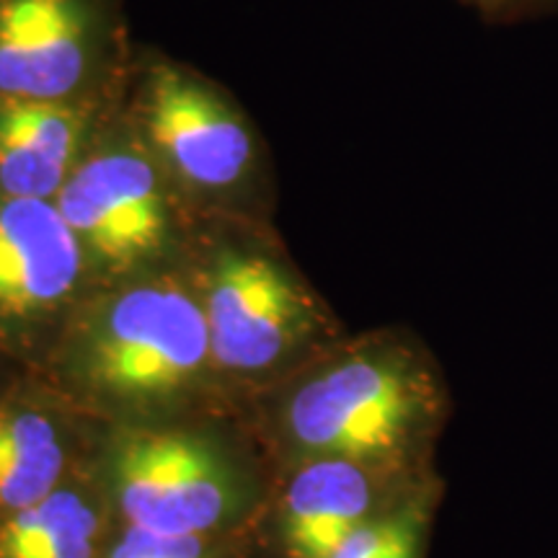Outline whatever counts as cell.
<instances>
[{
  "instance_id": "1",
  "label": "cell",
  "mask_w": 558,
  "mask_h": 558,
  "mask_svg": "<svg viewBox=\"0 0 558 558\" xmlns=\"http://www.w3.org/2000/svg\"><path fill=\"white\" fill-rule=\"evenodd\" d=\"M445 369L407 326L344 333L243 409L271 471L313 458L437 465Z\"/></svg>"
},
{
  "instance_id": "2",
  "label": "cell",
  "mask_w": 558,
  "mask_h": 558,
  "mask_svg": "<svg viewBox=\"0 0 558 558\" xmlns=\"http://www.w3.org/2000/svg\"><path fill=\"white\" fill-rule=\"evenodd\" d=\"M37 375L96 424L235 411L186 264L90 290Z\"/></svg>"
},
{
  "instance_id": "3",
  "label": "cell",
  "mask_w": 558,
  "mask_h": 558,
  "mask_svg": "<svg viewBox=\"0 0 558 558\" xmlns=\"http://www.w3.org/2000/svg\"><path fill=\"white\" fill-rule=\"evenodd\" d=\"M184 264L205 313L220 390L239 414L347 333L271 218H199Z\"/></svg>"
},
{
  "instance_id": "4",
  "label": "cell",
  "mask_w": 558,
  "mask_h": 558,
  "mask_svg": "<svg viewBox=\"0 0 558 558\" xmlns=\"http://www.w3.org/2000/svg\"><path fill=\"white\" fill-rule=\"evenodd\" d=\"M90 476L122 527L158 535L246 533L271 463L239 411L99 424Z\"/></svg>"
},
{
  "instance_id": "5",
  "label": "cell",
  "mask_w": 558,
  "mask_h": 558,
  "mask_svg": "<svg viewBox=\"0 0 558 558\" xmlns=\"http://www.w3.org/2000/svg\"><path fill=\"white\" fill-rule=\"evenodd\" d=\"M122 111L199 218H271V179L259 132L213 78L145 50L135 54Z\"/></svg>"
},
{
  "instance_id": "6",
  "label": "cell",
  "mask_w": 558,
  "mask_h": 558,
  "mask_svg": "<svg viewBox=\"0 0 558 558\" xmlns=\"http://www.w3.org/2000/svg\"><path fill=\"white\" fill-rule=\"evenodd\" d=\"M96 288L181 267L199 215L173 190L122 107L54 197Z\"/></svg>"
},
{
  "instance_id": "7",
  "label": "cell",
  "mask_w": 558,
  "mask_h": 558,
  "mask_svg": "<svg viewBox=\"0 0 558 558\" xmlns=\"http://www.w3.org/2000/svg\"><path fill=\"white\" fill-rule=\"evenodd\" d=\"M135 54L120 0H0V96L117 104Z\"/></svg>"
},
{
  "instance_id": "8",
  "label": "cell",
  "mask_w": 558,
  "mask_h": 558,
  "mask_svg": "<svg viewBox=\"0 0 558 558\" xmlns=\"http://www.w3.org/2000/svg\"><path fill=\"white\" fill-rule=\"evenodd\" d=\"M437 473V465L360 458L282 465L271 471L267 497L243 535L254 558H331L357 530Z\"/></svg>"
},
{
  "instance_id": "9",
  "label": "cell",
  "mask_w": 558,
  "mask_h": 558,
  "mask_svg": "<svg viewBox=\"0 0 558 558\" xmlns=\"http://www.w3.org/2000/svg\"><path fill=\"white\" fill-rule=\"evenodd\" d=\"M94 288L58 205L0 194V354L37 373Z\"/></svg>"
},
{
  "instance_id": "10",
  "label": "cell",
  "mask_w": 558,
  "mask_h": 558,
  "mask_svg": "<svg viewBox=\"0 0 558 558\" xmlns=\"http://www.w3.org/2000/svg\"><path fill=\"white\" fill-rule=\"evenodd\" d=\"M96 427L41 375L24 369L0 393V518L83 476Z\"/></svg>"
},
{
  "instance_id": "11",
  "label": "cell",
  "mask_w": 558,
  "mask_h": 558,
  "mask_svg": "<svg viewBox=\"0 0 558 558\" xmlns=\"http://www.w3.org/2000/svg\"><path fill=\"white\" fill-rule=\"evenodd\" d=\"M122 101L52 104L0 96V194L54 202Z\"/></svg>"
},
{
  "instance_id": "12",
  "label": "cell",
  "mask_w": 558,
  "mask_h": 558,
  "mask_svg": "<svg viewBox=\"0 0 558 558\" xmlns=\"http://www.w3.org/2000/svg\"><path fill=\"white\" fill-rule=\"evenodd\" d=\"M117 530L88 469L37 505L0 518V558H107Z\"/></svg>"
},
{
  "instance_id": "13",
  "label": "cell",
  "mask_w": 558,
  "mask_h": 558,
  "mask_svg": "<svg viewBox=\"0 0 558 558\" xmlns=\"http://www.w3.org/2000/svg\"><path fill=\"white\" fill-rule=\"evenodd\" d=\"M442 497L445 481L437 473L378 520L357 530L331 558H427Z\"/></svg>"
},
{
  "instance_id": "14",
  "label": "cell",
  "mask_w": 558,
  "mask_h": 558,
  "mask_svg": "<svg viewBox=\"0 0 558 558\" xmlns=\"http://www.w3.org/2000/svg\"><path fill=\"white\" fill-rule=\"evenodd\" d=\"M107 558H254L246 535H158L117 530Z\"/></svg>"
},
{
  "instance_id": "15",
  "label": "cell",
  "mask_w": 558,
  "mask_h": 558,
  "mask_svg": "<svg viewBox=\"0 0 558 558\" xmlns=\"http://www.w3.org/2000/svg\"><path fill=\"white\" fill-rule=\"evenodd\" d=\"M481 13L486 21H518L522 19V0H460Z\"/></svg>"
},
{
  "instance_id": "16",
  "label": "cell",
  "mask_w": 558,
  "mask_h": 558,
  "mask_svg": "<svg viewBox=\"0 0 558 558\" xmlns=\"http://www.w3.org/2000/svg\"><path fill=\"white\" fill-rule=\"evenodd\" d=\"M21 373H24V367H19L16 362H11L5 354H0V393H3Z\"/></svg>"
},
{
  "instance_id": "17",
  "label": "cell",
  "mask_w": 558,
  "mask_h": 558,
  "mask_svg": "<svg viewBox=\"0 0 558 558\" xmlns=\"http://www.w3.org/2000/svg\"><path fill=\"white\" fill-rule=\"evenodd\" d=\"M558 0H522V19L525 16H533V13H541V11H550L556 9Z\"/></svg>"
}]
</instances>
